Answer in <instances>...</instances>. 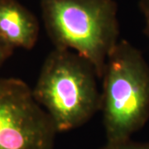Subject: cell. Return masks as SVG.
I'll return each instance as SVG.
<instances>
[{"label": "cell", "mask_w": 149, "mask_h": 149, "mask_svg": "<svg viewBox=\"0 0 149 149\" xmlns=\"http://www.w3.org/2000/svg\"><path fill=\"white\" fill-rule=\"evenodd\" d=\"M97 78L94 65L72 50L55 47L47 56L32 95L57 133L79 128L100 111Z\"/></svg>", "instance_id": "1"}, {"label": "cell", "mask_w": 149, "mask_h": 149, "mask_svg": "<svg viewBox=\"0 0 149 149\" xmlns=\"http://www.w3.org/2000/svg\"><path fill=\"white\" fill-rule=\"evenodd\" d=\"M45 27L56 48L87 59L101 79L118 42V5L113 0H40Z\"/></svg>", "instance_id": "2"}, {"label": "cell", "mask_w": 149, "mask_h": 149, "mask_svg": "<svg viewBox=\"0 0 149 149\" xmlns=\"http://www.w3.org/2000/svg\"><path fill=\"white\" fill-rule=\"evenodd\" d=\"M101 79L100 111L107 142L131 139L149 119V65L139 49L118 41Z\"/></svg>", "instance_id": "3"}, {"label": "cell", "mask_w": 149, "mask_h": 149, "mask_svg": "<svg viewBox=\"0 0 149 149\" xmlns=\"http://www.w3.org/2000/svg\"><path fill=\"white\" fill-rule=\"evenodd\" d=\"M56 133L27 83L0 78V149H54Z\"/></svg>", "instance_id": "4"}, {"label": "cell", "mask_w": 149, "mask_h": 149, "mask_svg": "<svg viewBox=\"0 0 149 149\" xmlns=\"http://www.w3.org/2000/svg\"><path fill=\"white\" fill-rule=\"evenodd\" d=\"M37 18L17 0H0V37L13 47L31 50L38 39Z\"/></svg>", "instance_id": "5"}, {"label": "cell", "mask_w": 149, "mask_h": 149, "mask_svg": "<svg viewBox=\"0 0 149 149\" xmlns=\"http://www.w3.org/2000/svg\"><path fill=\"white\" fill-rule=\"evenodd\" d=\"M100 149H149V141L139 143L128 139L117 142H107Z\"/></svg>", "instance_id": "6"}, {"label": "cell", "mask_w": 149, "mask_h": 149, "mask_svg": "<svg viewBox=\"0 0 149 149\" xmlns=\"http://www.w3.org/2000/svg\"><path fill=\"white\" fill-rule=\"evenodd\" d=\"M13 51L14 48L5 42L0 37V66L13 55Z\"/></svg>", "instance_id": "7"}, {"label": "cell", "mask_w": 149, "mask_h": 149, "mask_svg": "<svg viewBox=\"0 0 149 149\" xmlns=\"http://www.w3.org/2000/svg\"><path fill=\"white\" fill-rule=\"evenodd\" d=\"M139 8L142 12L146 23V33L149 38V0H140Z\"/></svg>", "instance_id": "8"}]
</instances>
